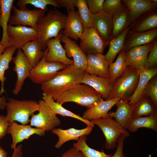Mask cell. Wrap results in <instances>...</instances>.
Wrapping results in <instances>:
<instances>
[{"label":"cell","mask_w":157,"mask_h":157,"mask_svg":"<svg viewBox=\"0 0 157 157\" xmlns=\"http://www.w3.org/2000/svg\"><path fill=\"white\" fill-rule=\"evenodd\" d=\"M157 9L147 12L138 17L132 24L129 33L145 31L156 28Z\"/></svg>","instance_id":"484cf974"},{"label":"cell","mask_w":157,"mask_h":157,"mask_svg":"<svg viewBox=\"0 0 157 157\" xmlns=\"http://www.w3.org/2000/svg\"><path fill=\"white\" fill-rule=\"evenodd\" d=\"M67 16L58 9H50L38 22L36 28L38 34L39 46L45 50L46 44L49 40L56 37L60 31L65 29Z\"/></svg>","instance_id":"7a4b0ae2"},{"label":"cell","mask_w":157,"mask_h":157,"mask_svg":"<svg viewBox=\"0 0 157 157\" xmlns=\"http://www.w3.org/2000/svg\"><path fill=\"white\" fill-rule=\"evenodd\" d=\"M103 99L101 95L91 87L80 83L65 90L55 101L62 105L67 102H74L89 108Z\"/></svg>","instance_id":"3957f363"},{"label":"cell","mask_w":157,"mask_h":157,"mask_svg":"<svg viewBox=\"0 0 157 157\" xmlns=\"http://www.w3.org/2000/svg\"><path fill=\"white\" fill-rule=\"evenodd\" d=\"M131 26L132 24L120 34L110 41L108 51L104 55L106 60L109 64L113 62L116 56L123 49L126 37Z\"/></svg>","instance_id":"4dcf8cb0"},{"label":"cell","mask_w":157,"mask_h":157,"mask_svg":"<svg viewBox=\"0 0 157 157\" xmlns=\"http://www.w3.org/2000/svg\"><path fill=\"white\" fill-rule=\"evenodd\" d=\"M92 15L93 26L101 38L109 43L112 31V15L102 10Z\"/></svg>","instance_id":"d6986e66"},{"label":"cell","mask_w":157,"mask_h":157,"mask_svg":"<svg viewBox=\"0 0 157 157\" xmlns=\"http://www.w3.org/2000/svg\"><path fill=\"white\" fill-rule=\"evenodd\" d=\"M127 137L122 134L119 139L116 150L113 155L111 157H126L123 152L124 142Z\"/></svg>","instance_id":"ee69618b"},{"label":"cell","mask_w":157,"mask_h":157,"mask_svg":"<svg viewBox=\"0 0 157 157\" xmlns=\"http://www.w3.org/2000/svg\"><path fill=\"white\" fill-rule=\"evenodd\" d=\"M81 83L87 84L99 93L102 98L107 100L112 91L113 84L110 78L101 77L85 72Z\"/></svg>","instance_id":"ffe728a7"},{"label":"cell","mask_w":157,"mask_h":157,"mask_svg":"<svg viewBox=\"0 0 157 157\" xmlns=\"http://www.w3.org/2000/svg\"><path fill=\"white\" fill-rule=\"evenodd\" d=\"M63 32V31H61L56 37L47 42L46 46L48 51L45 55V60L48 62L61 63L67 66L73 65V60L67 57L65 50L60 43V38Z\"/></svg>","instance_id":"5bb4252c"},{"label":"cell","mask_w":157,"mask_h":157,"mask_svg":"<svg viewBox=\"0 0 157 157\" xmlns=\"http://www.w3.org/2000/svg\"><path fill=\"white\" fill-rule=\"evenodd\" d=\"M12 60L15 65L13 71L17 75L13 93L14 95H17L21 90L25 79L29 77L33 68L20 48L17 49L16 55Z\"/></svg>","instance_id":"7c38bea8"},{"label":"cell","mask_w":157,"mask_h":157,"mask_svg":"<svg viewBox=\"0 0 157 157\" xmlns=\"http://www.w3.org/2000/svg\"><path fill=\"white\" fill-rule=\"evenodd\" d=\"M86 135L81 136L76 142L73 143V147L82 152L85 157H111V154H107L103 151H99L90 147L87 144Z\"/></svg>","instance_id":"8d00e7d4"},{"label":"cell","mask_w":157,"mask_h":157,"mask_svg":"<svg viewBox=\"0 0 157 157\" xmlns=\"http://www.w3.org/2000/svg\"><path fill=\"white\" fill-rule=\"evenodd\" d=\"M7 33L10 46L18 48H21L27 43L38 39L36 28L26 26L8 25Z\"/></svg>","instance_id":"8fae6325"},{"label":"cell","mask_w":157,"mask_h":157,"mask_svg":"<svg viewBox=\"0 0 157 157\" xmlns=\"http://www.w3.org/2000/svg\"><path fill=\"white\" fill-rule=\"evenodd\" d=\"M154 41L133 47L125 51L127 66H131L136 69L145 68L148 54Z\"/></svg>","instance_id":"2e32d148"},{"label":"cell","mask_w":157,"mask_h":157,"mask_svg":"<svg viewBox=\"0 0 157 157\" xmlns=\"http://www.w3.org/2000/svg\"><path fill=\"white\" fill-rule=\"evenodd\" d=\"M157 113L156 108L151 99L144 96L134 106L133 118L148 116Z\"/></svg>","instance_id":"d590c367"},{"label":"cell","mask_w":157,"mask_h":157,"mask_svg":"<svg viewBox=\"0 0 157 157\" xmlns=\"http://www.w3.org/2000/svg\"><path fill=\"white\" fill-rule=\"evenodd\" d=\"M8 152L0 145V157H8Z\"/></svg>","instance_id":"f907efd6"},{"label":"cell","mask_w":157,"mask_h":157,"mask_svg":"<svg viewBox=\"0 0 157 157\" xmlns=\"http://www.w3.org/2000/svg\"><path fill=\"white\" fill-rule=\"evenodd\" d=\"M122 97L112 99L102 100L97 104L88 109L84 112L81 117L89 121L99 118H105L109 117L108 113L117 102Z\"/></svg>","instance_id":"cb8c5ba5"},{"label":"cell","mask_w":157,"mask_h":157,"mask_svg":"<svg viewBox=\"0 0 157 157\" xmlns=\"http://www.w3.org/2000/svg\"><path fill=\"white\" fill-rule=\"evenodd\" d=\"M6 118L10 125L15 121L26 125L30 122V117L38 111L40 105L37 101L33 100H19L10 98L7 102Z\"/></svg>","instance_id":"277c9868"},{"label":"cell","mask_w":157,"mask_h":157,"mask_svg":"<svg viewBox=\"0 0 157 157\" xmlns=\"http://www.w3.org/2000/svg\"><path fill=\"white\" fill-rule=\"evenodd\" d=\"M9 125L6 116L0 115V140L7 133L8 128Z\"/></svg>","instance_id":"bcb514c9"},{"label":"cell","mask_w":157,"mask_h":157,"mask_svg":"<svg viewBox=\"0 0 157 157\" xmlns=\"http://www.w3.org/2000/svg\"><path fill=\"white\" fill-rule=\"evenodd\" d=\"M79 39V47L86 56L103 54L105 48L109 44L101 38L93 26L84 29Z\"/></svg>","instance_id":"9c48e42d"},{"label":"cell","mask_w":157,"mask_h":157,"mask_svg":"<svg viewBox=\"0 0 157 157\" xmlns=\"http://www.w3.org/2000/svg\"><path fill=\"white\" fill-rule=\"evenodd\" d=\"M94 125L98 126L103 132L105 137L104 147L106 149L116 148L119 138L122 134L127 137L130 133L112 118H99L90 121Z\"/></svg>","instance_id":"8992f818"},{"label":"cell","mask_w":157,"mask_h":157,"mask_svg":"<svg viewBox=\"0 0 157 157\" xmlns=\"http://www.w3.org/2000/svg\"><path fill=\"white\" fill-rule=\"evenodd\" d=\"M20 48L33 68L35 67L44 56L45 50L40 48L38 40L29 42Z\"/></svg>","instance_id":"f1b7e54d"},{"label":"cell","mask_w":157,"mask_h":157,"mask_svg":"<svg viewBox=\"0 0 157 157\" xmlns=\"http://www.w3.org/2000/svg\"><path fill=\"white\" fill-rule=\"evenodd\" d=\"M115 105L117 106V109L115 112H108L109 117L115 118V121L124 129H127L133 118L134 106L130 103L128 100L122 99L118 101Z\"/></svg>","instance_id":"44dd1931"},{"label":"cell","mask_w":157,"mask_h":157,"mask_svg":"<svg viewBox=\"0 0 157 157\" xmlns=\"http://www.w3.org/2000/svg\"><path fill=\"white\" fill-rule=\"evenodd\" d=\"M94 127L92 126L87 125L86 127L80 129L73 128L67 129H63L60 128L54 129L51 131V132L56 135L58 138L55 147L58 149L64 143L69 141H78L80 137L90 134Z\"/></svg>","instance_id":"7402d4cb"},{"label":"cell","mask_w":157,"mask_h":157,"mask_svg":"<svg viewBox=\"0 0 157 157\" xmlns=\"http://www.w3.org/2000/svg\"><path fill=\"white\" fill-rule=\"evenodd\" d=\"M156 76L148 82L144 90V96L149 97L157 108V77Z\"/></svg>","instance_id":"ab89813d"},{"label":"cell","mask_w":157,"mask_h":157,"mask_svg":"<svg viewBox=\"0 0 157 157\" xmlns=\"http://www.w3.org/2000/svg\"><path fill=\"white\" fill-rule=\"evenodd\" d=\"M40 108L38 113L33 114L30 119V125L45 131H51L60 125V120L43 99L38 102Z\"/></svg>","instance_id":"ba28073f"},{"label":"cell","mask_w":157,"mask_h":157,"mask_svg":"<svg viewBox=\"0 0 157 157\" xmlns=\"http://www.w3.org/2000/svg\"><path fill=\"white\" fill-rule=\"evenodd\" d=\"M104 1V0H85L88 9L92 15L103 10V5Z\"/></svg>","instance_id":"7bdbcfd3"},{"label":"cell","mask_w":157,"mask_h":157,"mask_svg":"<svg viewBox=\"0 0 157 157\" xmlns=\"http://www.w3.org/2000/svg\"><path fill=\"white\" fill-rule=\"evenodd\" d=\"M157 28L144 32L128 33L123 50L126 51L133 47L149 43L157 39Z\"/></svg>","instance_id":"603a6c76"},{"label":"cell","mask_w":157,"mask_h":157,"mask_svg":"<svg viewBox=\"0 0 157 157\" xmlns=\"http://www.w3.org/2000/svg\"><path fill=\"white\" fill-rule=\"evenodd\" d=\"M137 70L127 66L123 74L118 78L113 85L112 91L107 100L122 97L128 100L135 90L139 79Z\"/></svg>","instance_id":"5b68a950"},{"label":"cell","mask_w":157,"mask_h":157,"mask_svg":"<svg viewBox=\"0 0 157 157\" xmlns=\"http://www.w3.org/2000/svg\"><path fill=\"white\" fill-rule=\"evenodd\" d=\"M60 40L64 44V48L67 57L73 58V65L85 71L87 66V56L80 47L75 41L63 35V33L61 36Z\"/></svg>","instance_id":"e0dca14e"},{"label":"cell","mask_w":157,"mask_h":157,"mask_svg":"<svg viewBox=\"0 0 157 157\" xmlns=\"http://www.w3.org/2000/svg\"><path fill=\"white\" fill-rule=\"evenodd\" d=\"M18 48L10 46L5 48L3 53L0 56V81L1 83L0 96L5 92L4 89L6 78L4 76L5 72L9 68V64L12 60L13 55Z\"/></svg>","instance_id":"836d02e7"},{"label":"cell","mask_w":157,"mask_h":157,"mask_svg":"<svg viewBox=\"0 0 157 157\" xmlns=\"http://www.w3.org/2000/svg\"><path fill=\"white\" fill-rule=\"evenodd\" d=\"M67 17L63 34L77 40L81 37L84 30L78 11L71 10L67 12Z\"/></svg>","instance_id":"4316f807"},{"label":"cell","mask_w":157,"mask_h":157,"mask_svg":"<svg viewBox=\"0 0 157 157\" xmlns=\"http://www.w3.org/2000/svg\"><path fill=\"white\" fill-rule=\"evenodd\" d=\"M1 10H0V16H1Z\"/></svg>","instance_id":"f5cc1de1"},{"label":"cell","mask_w":157,"mask_h":157,"mask_svg":"<svg viewBox=\"0 0 157 157\" xmlns=\"http://www.w3.org/2000/svg\"><path fill=\"white\" fill-rule=\"evenodd\" d=\"M85 73V71L73 65L67 66L50 80L41 85V90L43 93L51 96L55 100L65 90L81 83Z\"/></svg>","instance_id":"6da1fadb"},{"label":"cell","mask_w":157,"mask_h":157,"mask_svg":"<svg viewBox=\"0 0 157 157\" xmlns=\"http://www.w3.org/2000/svg\"><path fill=\"white\" fill-rule=\"evenodd\" d=\"M84 29L93 26V15L90 13L85 0H77L76 5Z\"/></svg>","instance_id":"74e56055"},{"label":"cell","mask_w":157,"mask_h":157,"mask_svg":"<svg viewBox=\"0 0 157 157\" xmlns=\"http://www.w3.org/2000/svg\"><path fill=\"white\" fill-rule=\"evenodd\" d=\"M141 128L152 129L157 131V113L148 116L133 117L127 129L129 132H135Z\"/></svg>","instance_id":"f546056e"},{"label":"cell","mask_w":157,"mask_h":157,"mask_svg":"<svg viewBox=\"0 0 157 157\" xmlns=\"http://www.w3.org/2000/svg\"><path fill=\"white\" fill-rule=\"evenodd\" d=\"M48 51L47 48L44 56L31 71L28 77L33 83L42 85L50 80L59 71L67 66L60 62H47L45 57Z\"/></svg>","instance_id":"52a82bcc"},{"label":"cell","mask_w":157,"mask_h":157,"mask_svg":"<svg viewBox=\"0 0 157 157\" xmlns=\"http://www.w3.org/2000/svg\"><path fill=\"white\" fill-rule=\"evenodd\" d=\"M137 70L139 76L138 83L134 92L128 99L133 106L144 96V90L147 84L157 74V67L152 69L144 68Z\"/></svg>","instance_id":"d4e9b609"},{"label":"cell","mask_w":157,"mask_h":157,"mask_svg":"<svg viewBox=\"0 0 157 157\" xmlns=\"http://www.w3.org/2000/svg\"><path fill=\"white\" fill-rule=\"evenodd\" d=\"M22 145H19L13 149V152L11 157H22Z\"/></svg>","instance_id":"c3c4849f"},{"label":"cell","mask_w":157,"mask_h":157,"mask_svg":"<svg viewBox=\"0 0 157 157\" xmlns=\"http://www.w3.org/2000/svg\"><path fill=\"white\" fill-rule=\"evenodd\" d=\"M6 98L4 95L0 97V109L1 110H3L5 109L6 107Z\"/></svg>","instance_id":"681fc988"},{"label":"cell","mask_w":157,"mask_h":157,"mask_svg":"<svg viewBox=\"0 0 157 157\" xmlns=\"http://www.w3.org/2000/svg\"><path fill=\"white\" fill-rule=\"evenodd\" d=\"M12 9L14 13L10 17L8 25H27L35 28L39 20L46 12L40 9L29 10L26 8L18 9L14 5Z\"/></svg>","instance_id":"30bf717a"},{"label":"cell","mask_w":157,"mask_h":157,"mask_svg":"<svg viewBox=\"0 0 157 157\" xmlns=\"http://www.w3.org/2000/svg\"><path fill=\"white\" fill-rule=\"evenodd\" d=\"M20 9L26 8L27 4H30L39 9L48 11L47 6L51 5L54 6L59 8L56 0H19L17 3Z\"/></svg>","instance_id":"f35d334b"},{"label":"cell","mask_w":157,"mask_h":157,"mask_svg":"<svg viewBox=\"0 0 157 157\" xmlns=\"http://www.w3.org/2000/svg\"><path fill=\"white\" fill-rule=\"evenodd\" d=\"M5 49V48L1 44L0 41V56L4 52Z\"/></svg>","instance_id":"816d5d0a"},{"label":"cell","mask_w":157,"mask_h":157,"mask_svg":"<svg viewBox=\"0 0 157 157\" xmlns=\"http://www.w3.org/2000/svg\"><path fill=\"white\" fill-rule=\"evenodd\" d=\"M7 133L10 134L12 138V143L10 147L14 149L19 142L26 140L35 134L40 137L44 136L45 131L40 129L32 127L30 125L19 124L14 122L8 128Z\"/></svg>","instance_id":"4fadbf2b"},{"label":"cell","mask_w":157,"mask_h":157,"mask_svg":"<svg viewBox=\"0 0 157 157\" xmlns=\"http://www.w3.org/2000/svg\"><path fill=\"white\" fill-rule=\"evenodd\" d=\"M125 51L123 49L118 54L115 61L109 65L110 79L113 84L121 76L127 66Z\"/></svg>","instance_id":"e575fe53"},{"label":"cell","mask_w":157,"mask_h":157,"mask_svg":"<svg viewBox=\"0 0 157 157\" xmlns=\"http://www.w3.org/2000/svg\"><path fill=\"white\" fill-rule=\"evenodd\" d=\"M87 66L85 72L105 78H110L109 64L103 54L87 55Z\"/></svg>","instance_id":"ac0fdd59"},{"label":"cell","mask_w":157,"mask_h":157,"mask_svg":"<svg viewBox=\"0 0 157 157\" xmlns=\"http://www.w3.org/2000/svg\"><path fill=\"white\" fill-rule=\"evenodd\" d=\"M59 7H65L67 12L75 10L77 0H56Z\"/></svg>","instance_id":"f6af8a7d"},{"label":"cell","mask_w":157,"mask_h":157,"mask_svg":"<svg viewBox=\"0 0 157 157\" xmlns=\"http://www.w3.org/2000/svg\"><path fill=\"white\" fill-rule=\"evenodd\" d=\"M132 24L144 13L157 9L156 0H122Z\"/></svg>","instance_id":"9a60e30c"},{"label":"cell","mask_w":157,"mask_h":157,"mask_svg":"<svg viewBox=\"0 0 157 157\" xmlns=\"http://www.w3.org/2000/svg\"><path fill=\"white\" fill-rule=\"evenodd\" d=\"M125 8L120 0H105L103 5L102 11L112 16Z\"/></svg>","instance_id":"60d3db41"},{"label":"cell","mask_w":157,"mask_h":157,"mask_svg":"<svg viewBox=\"0 0 157 157\" xmlns=\"http://www.w3.org/2000/svg\"><path fill=\"white\" fill-rule=\"evenodd\" d=\"M42 95L43 99L56 114H59L64 117H72L82 122L87 126H94V125L90 121L85 119L79 115L64 108L62 105L56 101L51 96L44 93H42Z\"/></svg>","instance_id":"1f68e13d"},{"label":"cell","mask_w":157,"mask_h":157,"mask_svg":"<svg viewBox=\"0 0 157 157\" xmlns=\"http://www.w3.org/2000/svg\"><path fill=\"white\" fill-rule=\"evenodd\" d=\"M14 1L13 0H0V26L3 30L2 36L0 42L5 48L10 46L7 35V28Z\"/></svg>","instance_id":"83f0119b"},{"label":"cell","mask_w":157,"mask_h":157,"mask_svg":"<svg viewBox=\"0 0 157 157\" xmlns=\"http://www.w3.org/2000/svg\"><path fill=\"white\" fill-rule=\"evenodd\" d=\"M112 16L113 28L110 40L120 34L132 24L126 8Z\"/></svg>","instance_id":"d6a6232c"},{"label":"cell","mask_w":157,"mask_h":157,"mask_svg":"<svg viewBox=\"0 0 157 157\" xmlns=\"http://www.w3.org/2000/svg\"><path fill=\"white\" fill-rule=\"evenodd\" d=\"M60 157H85L81 151L73 147L63 153Z\"/></svg>","instance_id":"7dc6e473"},{"label":"cell","mask_w":157,"mask_h":157,"mask_svg":"<svg viewBox=\"0 0 157 157\" xmlns=\"http://www.w3.org/2000/svg\"><path fill=\"white\" fill-rule=\"evenodd\" d=\"M157 40H154L148 54L145 68L152 69L157 67Z\"/></svg>","instance_id":"b9f144b4"}]
</instances>
